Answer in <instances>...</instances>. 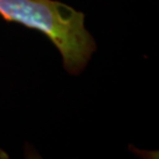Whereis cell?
Instances as JSON below:
<instances>
[{"label": "cell", "mask_w": 159, "mask_h": 159, "mask_svg": "<svg viewBox=\"0 0 159 159\" xmlns=\"http://www.w3.org/2000/svg\"><path fill=\"white\" fill-rule=\"evenodd\" d=\"M0 16L44 34L61 54L69 75L83 72L97 50L85 27V15L57 0H0Z\"/></svg>", "instance_id": "obj_1"}, {"label": "cell", "mask_w": 159, "mask_h": 159, "mask_svg": "<svg viewBox=\"0 0 159 159\" xmlns=\"http://www.w3.org/2000/svg\"><path fill=\"white\" fill-rule=\"evenodd\" d=\"M8 158H9L8 154L3 149L0 148V159H8Z\"/></svg>", "instance_id": "obj_2"}]
</instances>
